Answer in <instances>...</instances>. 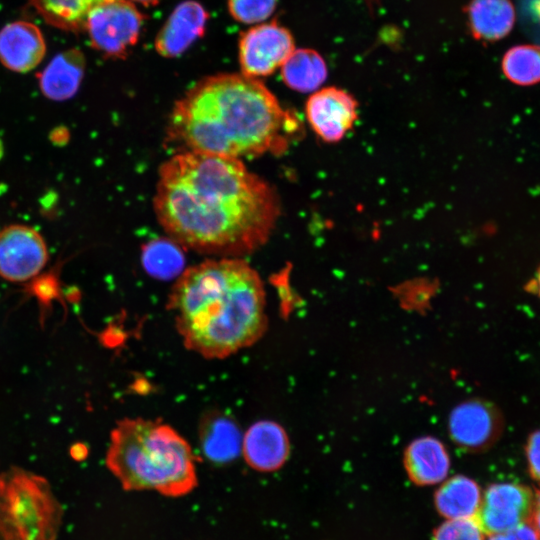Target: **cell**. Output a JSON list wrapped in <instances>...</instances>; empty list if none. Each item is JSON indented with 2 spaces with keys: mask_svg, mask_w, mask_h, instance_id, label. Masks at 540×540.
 <instances>
[{
  "mask_svg": "<svg viewBox=\"0 0 540 540\" xmlns=\"http://www.w3.org/2000/svg\"><path fill=\"white\" fill-rule=\"evenodd\" d=\"M305 113L314 132L325 142H337L357 119V102L343 89L327 87L314 92Z\"/></svg>",
  "mask_w": 540,
  "mask_h": 540,
  "instance_id": "8fae6325",
  "label": "cell"
},
{
  "mask_svg": "<svg viewBox=\"0 0 540 540\" xmlns=\"http://www.w3.org/2000/svg\"><path fill=\"white\" fill-rule=\"evenodd\" d=\"M108 1L111 0H29L47 23L70 32L84 31L89 12Z\"/></svg>",
  "mask_w": 540,
  "mask_h": 540,
  "instance_id": "44dd1931",
  "label": "cell"
},
{
  "mask_svg": "<svg viewBox=\"0 0 540 540\" xmlns=\"http://www.w3.org/2000/svg\"><path fill=\"white\" fill-rule=\"evenodd\" d=\"M246 463L259 472H274L286 462L290 444L281 425L263 420L251 425L242 438Z\"/></svg>",
  "mask_w": 540,
  "mask_h": 540,
  "instance_id": "7c38bea8",
  "label": "cell"
},
{
  "mask_svg": "<svg viewBox=\"0 0 540 540\" xmlns=\"http://www.w3.org/2000/svg\"><path fill=\"white\" fill-rule=\"evenodd\" d=\"M242 438L236 423L227 416H210L201 426L202 449L210 460L217 463L234 459L241 451Z\"/></svg>",
  "mask_w": 540,
  "mask_h": 540,
  "instance_id": "d6986e66",
  "label": "cell"
},
{
  "mask_svg": "<svg viewBox=\"0 0 540 540\" xmlns=\"http://www.w3.org/2000/svg\"><path fill=\"white\" fill-rule=\"evenodd\" d=\"M297 116L257 78L217 74L198 81L169 116L168 139L182 151L240 159L281 154L301 135Z\"/></svg>",
  "mask_w": 540,
  "mask_h": 540,
  "instance_id": "7a4b0ae2",
  "label": "cell"
},
{
  "mask_svg": "<svg viewBox=\"0 0 540 540\" xmlns=\"http://www.w3.org/2000/svg\"><path fill=\"white\" fill-rule=\"evenodd\" d=\"M167 304L184 346L207 359L250 347L268 325L262 279L239 257L209 259L185 269Z\"/></svg>",
  "mask_w": 540,
  "mask_h": 540,
  "instance_id": "3957f363",
  "label": "cell"
},
{
  "mask_svg": "<svg viewBox=\"0 0 540 540\" xmlns=\"http://www.w3.org/2000/svg\"><path fill=\"white\" fill-rule=\"evenodd\" d=\"M540 535V488L535 491L532 515L529 521Z\"/></svg>",
  "mask_w": 540,
  "mask_h": 540,
  "instance_id": "83f0119b",
  "label": "cell"
},
{
  "mask_svg": "<svg viewBox=\"0 0 540 540\" xmlns=\"http://www.w3.org/2000/svg\"><path fill=\"white\" fill-rule=\"evenodd\" d=\"M44 36L34 23L15 21L0 31V62L7 69L25 73L34 69L44 58Z\"/></svg>",
  "mask_w": 540,
  "mask_h": 540,
  "instance_id": "5bb4252c",
  "label": "cell"
},
{
  "mask_svg": "<svg viewBox=\"0 0 540 540\" xmlns=\"http://www.w3.org/2000/svg\"><path fill=\"white\" fill-rule=\"evenodd\" d=\"M62 518L44 477L19 467L0 473V540H56Z\"/></svg>",
  "mask_w": 540,
  "mask_h": 540,
  "instance_id": "5b68a950",
  "label": "cell"
},
{
  "mask_svg": "<svg viewBox=\"0 0 540 540\" xmlns=\"http://www.w3.org/2000/svg\"><path fill=\"white\" fill-rule=\"evenodd\" d=\"M208 13L194 0L181 2L170 14L155 39V49L163 57L181 55L205 31Z\"/></svg>",
  "mask_w": 540,
  "mask_h": 540,
  "instance_id": "4fadbf2b",
  "label": "cell"
},
{
  "mask_svg": "<svg viewBox=\"0 0 540 540\" xmlns=\"http://www.w3.org/2000/svg\"><path fill=\"white\" fill-rule=\"evenodd\" d=\"M85 65L84 54L79 49L59 53L38 75L41 92L55 101L73 97L81 84Z\"/></svg>",
  "mask_w": 540,
  "mask_h": 540,
  "instance_id": "2e32d148",
  "label": "cell"
},
{
  "mask_svg": "<svg viewBox=\"0 0 540 540\" xmlns=\"http://www.w3.org/2000/svg\"><path fill=\"white\" fill-rule=\"evenodd\" d=\"M488 540H540V535L530 522H524L506 532L489 535Z\"/></svg>",
  "mask_w": 540,
  "mask_h": 540,
  "instance_id": "4316f807",
  "label": "cell"
},
{
  "mask_svg": "<svg viewBox=\"0 0 540 540\" xmlns=\"http://www.w3.org/2000/svg\"><path fill=\"white\" fill-rule=\"evenodd\" d=\"M504 420L499 409L486 400L471 399L457 405L448 420L449 435L463 450L481 452L500 438Z\"/></svg>",
  "mask_w": 540,
  "mask_h": 540,
  "instance_id": "9c48e42d",
  "label": "cell"
},
{
  "mask_svg": "<svg viewBox=\"0 0 540 540\" xmlns=\"http://www.w3.org/2000/svg\"><path fill=\"white\" fill-rule=\"evenodd\" d=\"M477 482L464 475H456L442 483L434 496L438 513L446 519L475 517L481 503Z\"/></svg>",
  "mask_w": 540,
  "mask_h": 540,
  "instance_id": "ac0fdd59",
  "label": "cell"
},
{
  "mask_svg": "<svg viewBox=\"0 0 540 540\" xmlns=\"http://www.w3.org/2000/svg\"><path fill=\"white\" fill-rule=\"evenodd\" d=\"M484 532L475 517L447 519L433 532V540H484Z\"/></svg>",
  "mask_w": 540,
  "mask_h": 540,
  "instance_id": "d4e9b609",
  "label": "cell"
},
{
  "mask_svg": "<svg viewBox=\"0 0 540 540\" xmlns=\"http://www.w3.org/2000/svg\"><path fill=\"white\" fill-rule=\"evenodd\" d=\"M505 77L519 86L540 83V45L522 44L506 51L501 63Z\"/></svg>",
  "mask_w": 540,
  "mask_h": 540,
  "instance_id": "603a6c76",
  "label": "cell"
},
{
  "mask_svg": "<svg viewBox=\"0 0 540 540\" xmlns=\"http://www.w3.org/2000/svg\"><path fill=\"white\" fill-rule=\"evenodd\" d=\"M528 472L532 479L540 482V430L532 432L525 445Z\"/></svg>",
  "mask_w": 540,
  "mask_h": 540,
  "instance_id": "484cf974",
  "label": "cell"
},
{
  "mask_svg": "<svg viewBox=\"0 0 540 540\" xmlns=\"http://www.w3.org/2000/svg\"><path fill=\"white\" fill-rule=\"evenodd\" d=\"M294 50L293 37L285 27L276 22L256 25L239 39L241 74L251 78L270 75Z\"/></svg>",
  "mask_w": 540,
  "mask_h": 540,
  "instance_id": "52a82bcc",
  "label": "cell"
},
{
  "mask_svg": "<svg viewBox=\"0 0 540 540\" xmlns=\"http://www.w3.org/2000/svg\"><path fill=\"white\" fill-rule=\"evenodd\" d=\"M134 2L140 3L142 5L150 6L157 4L160 0H132Z\"/></svg>",
  "mask_w": 540,
  "mask_h": 540,
  "instance_id": "f546056e",
  "label": "cell"
},
{
  "mask_svg": "<svg viewBox=\"0 0 540 540\" xmlns=\"http://www.w3.org/2000/svg\"><path fill=\"white\" fill-rule=\"evenodd\" d=\"M48 260L46 243L32 227L14 224L0 231V276L22 282L37 275Z\"/></svg>",
  "mask_w": 540,
  "mask_h": 540,
  "instance_id": "30bf717a",
  "label": "cell"
},
{
  "mask_svg": "<svg viewBox=\"0 0 540 540\" xmlns=\"http://www.w3.org/2000/svg\"><path fill=\"white\" fill-rule=\"evenodd\" d=\"M327 66L322 56L313 49H295L281 66L285 84L299 92L319 88L327 78Z\"/></svg>",
  "mask_w": 540,
  "mask_h": 540,
  "instance_id": "ffe728a7",
  "label": "cell"
},
{
  "mask_svg": "<svg viewBox=\"0 0 540 540\" xmlns=\"http://www.w3.org/2000/svg\"><path fill=\"white\" fill-rule=\"evenodd\" d=\"M404 466L409 479L416 485L427 486L442 482L450 468L445 446L430 436L412 441L404 453Z\"/></svg>",
  "mask_w": 540,
  "mask_h": 540,
  "instance_id": "9a60e30c",
  "label": "cell"
},
{
  "mask_svg": "<svg viewBox=\"0 0 540 540\" xmlns=\"http://www.w3.org/2000/svg\"><path fill=\"white\" fill-rule=\"evenodd\" d=\"M473 37L497 41L506 37L515 24V9L510 0H472L467 9Z\"/></svg>",
  "mask_w": 540,
  "mask_h": 540,
  "instance_id": "e0dca14e",
  "label": "cell"
},
{
  "mask_svg": "<svg viewBox=\"0 0 540 540\" xmlns=\"http://www.w3.org/2000/svg\"><path fill=\"white\" fill-rule=\"evenodd\" d=\"M278 0H227L230 15L238 22L255 24L275 11Z\"/></svg>",
  "mask_w": 540,
  "mask_h": 540,
  "instance_id": "cb8c5ba5",
  "label": "cell"
},
{
  "mask_svg": "<svg viewBox=\"0 0 540 540\" xmlns=\"http://www.w3.org/2000/svg\"><path fill=\"white\" fill-rule=\"evenodd\" d=\"M534 505V494L525 485L494 483L487 487L475 516L487 535L506 532L529 522Z\"/></svg>",
  "mask_w": 540,
  "mask_h": 540,
  "instance_id": "ba28073f",
  "label": "cell"
},
{
  "mask_svg": "<svg viewBox=\"0 0 540 540\" xmlns=\"http://www.w3.org/2000/svg\"><path fill=\"white\" fill-rule=\"evenodd\" d=\"M142 25L143 15L130 0H111L89 12L84 31L104 56L122 58L138 41Z\"/></svg>",
  "mask_w": 540,
  "mask_h": 540,
  "instance_id": "8992f818",
  "label": "cell"
},
{
  "mask_svg": "<svg viewBox=\"0 0 540 540\" xmlns=\"http://www.w3.org/2000/svg\"><path fill=\"white\" fill-rule=\"evenodd\" d=\"M153 207L182 248L238 257L269 239L280 215L273 187L240 159L181 151L162 164Z\"/></svg>",
  "mask_w": 540,
  "mask_h": 540,
  "instance_id": "6da1fadb",
  "label": "cell"
},
{
  "mask_svg": "<svg viewBox=\"0 0 540 540\" xmlns=\"http://www.w3.org/2000/svg\"><path fill=\"white\" fill-rule=\"evenodd\" d=\"M528 290L536 294L540 299V267L538 268L534 279L528 284Z\"/></svg>",
  "mask_w": 540,
  "mask_h": 540,
  "instance_id": "f1b7e54d",
  "label": "cell"
},
{
  "mask_svg": "<svg viewBox=\"0 0 540 540\" xmlns=\"http://www.w3.org/2000/svg\"><path fill=\"white\" fill-rule=\"evenodd\" d=\"M105 463L127 491L152 490L179 497L198 482L190 445L159 420H120L111 432Z\"/></svg>",
  "mask_w": 540,
  "mask_h": 540,
  "instance_id": "277c9868",
  "label": "cell"
},
{
  "mask_svg": "<svg viewBox=\"0 0 540 540\" xmlns=\"http://www.w3.org/2000/svg\"><path fill=\"white\" fill-rule=\"evenodd\" d=\"M181 248L170 238L151 241L143 249L142 261L145 270L162 280L180 276L185 264Z\"/></svg>",
  "mask_w": 540,
  "mask_h": 540,
  "instance_id": "7402d4cb",
  "label": "cell"
}]
</instances>
